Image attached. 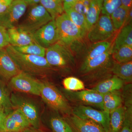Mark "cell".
Returning a JSON list of instances; mask_svg holds the SVG:
<instances>
[{"instance_id":"cell-25","label":"cell","mask_w":132,"mask_h":132,"mask_svg":"<svg viewBox=\"0 0 132 132\" xmlns=\"http://www.w3.org/2000/svg\"><path fill=\"white\" fill-rule=\"evenodd\" d=\"M40 3L47 10L53 19L64 13L63 0H41Z\"/></svg>"},{"instance_id":"cell-38","label":"cell","mask_w":132,"mask_h":132,"mask_svg":"<svg viewBox=\"0 0 132 132\" xmlns=\"http://www.w3.org/2000/svg\"><path fill=\"white\" fill-rule=\"evenodd\" d=\"M76 0H63L64 12L72 7Z\"/></svg>"},{"instance_id":"cell-15","label":"cell","mask_w":132,"mask_h":132,"mask_svg":"<svg viewBox=\"0 0 132 132\" xmlns=\"http://www.w3.org/2000/svg\"><path fill=\"white\" fill-rule=\"evenodd\" d=\"M21 71L6 49L0 50V78L9 81Z\"/></svg>"},{"instance_id":"cell-40","label":"cell","mask_w":132,"mask_h":132,"mask_svg":"<svg viewBox=\"0 0 132 132\" xmlns=\"http://www.w3.org/2000/svg\"><path fill=\"white\" fill-rule=\"evenodd\" d=\"M9 113L6 112L3 108L0 109V128L2 125L4 119Z\"/></svg>"},{"instance_id":"cell-45","label":"cell","mask_w":132,"mask_h":132,"mask_svg":"<svg viewBox=\"0 0 132 132\" xmlns=\"http://www.w3.org/2000/svg\"></svg>"},{"instance_id":"cell-42","label":"cell","mask_w":132,"mask_h":132,"mask_svg":"<svg viewBox=\"0 0 132 132\" xmlns=\"http://www.w3.org/2000/svg\"><path fill=\"white\" fill-rule=\"evenodd\" d=\"M132 9H131L130 10V11H129V13H128L127 18L126 21L125 22V25H127V24H132L131 23V22L132 21Z\"/></svg>"},{"instance_id":"cell-11","label":"cell","mask_w":132,"mask_h":132,"mask_svg":"<svg viewBox=\"0 0 132 132\" xmlns=\"http://www.w3.org/2000/svg\"><path fill=\"white\" fill-rule=\"evenodd\" d=\"M27 5L23 0H14L7 10L0 14V25L6 29L16 27L26 12Z\"/></svg>"},{"instance_id":"cell-2","label":"cell","mask_w":132,"mask_h":132,"mask_svg":"<svg viewBox=\"0 0 132 132\" xmlns=\"http://www.w3.org/2000/svg\"><path fill=\"white\" fill-rule=\"evenodd\" d=\"M43 101L52 110L69 116L72 109L61 91L47 80L41 81L40 95Z\"/></svg>"},{"instance_id":"cell-41","label":"cell","mask_w":132,"mask_h":132,"mask_svg":"<svg viewBox=\"0 0 132 132\" xmlns=\"http://www.w3.org/2000/svg\"><path fill=\"white\" fill-rule=\"evenodd\" d=\"M21 132H46L45 131H43L40 128H35L31 126L28 127L27 128H26V129L22 131Z\"/></svg>"},{"instance_id":"cell-10","label":"cell","mask_w":132,"mask_h":132,"mask_svg":"<svg viewBox=\"0 0 132 132\" xmlns=\"http://www.w3.org/2000/svg\"><path fill=\"white\" fill-rule=\"evenodd\" d=\"M72 114L82 119L92 121L102 126L106 132H109L110 114L88 106L78 105L72 110Z\"/></svg>"},{"instance_id":"cell-7","label":"cell","mask_w":132,"mask_h":132,"mask_svg":"<svg viewBox=\"0 0 132 132\" xmlns=\"http://www.w3.org/2000/svg\"><path fill=\"white\" fill-rule=\"evenodd\" d=\"M8 87L15 92L40 97L41 81L24 72H21L11 78Z\"/></svg>"},{"instance_id":"cell-14","label":"cell","mask_w":132,"mask_h":132,"mask_svg":"<svg viewBox=\"0 0 132 132\" xmlns=\"http://www.w3.org/2000/svg\"><path fill=\"white\" fill-rule=\"evenodd\" d=\"M113 46H111L104 53L94 57L90 60L83 62L80 71L83 75L89 74L104 68L112 64L111 56L112 54Z\"/></svg>"},{"instance_id":"cell-22","label":"cell","mask_w":132,"mask_h":132,"mask_svg":"<svg viewBox=\"0 0 132 132\" xmlns=\"http://www.w3.org/2000/svg\"><path fill=\"white\" fill-rule=\"evenodd\" d=\"M103 0H90V4L86 14V21L88 32L93 26L100 17L101 13Z\"/></svg>"},{"instance_id":"cell-23","label":"cell","mask_w":132,"mask_h":132,"mask_svg":"<svg viewBox=\"0 0 132 132\" xmlns=\"http://www.w3.org/2000/svg\"><path fill=\"white\" fill-rule=\"evenodd\" d=\"M125 117V108L121 106L110 113L109 132H119L122 129Z\"/></svg>"},{"instance_id":"cell-12","label":"cell","mask_w":132,"mask_h":132,"mask_svg":"<svg viewBox=\"0 0 132 132\" xmlns=\"http://www.w3.org/2000/svg\"><path fill=\"white\" fill-rule=\"evenodd\" d=\"M32 35L37 43L46 48L58 42L59 34L55 20L50 21Z\"/></svg>"},{"instance_id":"cell-35","label":"cell","mask_w":132,"mask_h":132,"mask_svg":"<svg viewBox=\"0 0 132 132\" xmlns=\"http://www.w3.org/2000/svg\"><path fill=\"white\" fill-rule=\"evenodd\" d=\"M90 4V0H76L72 8L81 14L86 15Z\"/></svg>"},{"instance_id":"cell-31","label":"cell","mask_w":132,"mask_h":132,"mask_svg":"<svg viewBox=\"0 0 132 132\" xmlns=\"http://www.w3.org/2000/svg\"><path fill=\"white\" fill-rule=\"evenodd\" d=\"M69 18L78 27L85 32H88L87 25L85 15L81 14L72 8L65 11Z\"/></svg>"},{"instance_id":"cell-13","label":"cell","mask_w":132,"mask_h":132,"mask_svg":"<svg viewBox=\"0 0 132 132\" xmlns=\"http://www.w3.org/2000/svg\"><path fill=\"white\" fill-rule=\"evenodd\" d=\"M31 126L20 110L14 109L5 117L0 128V132H21Z\"/></svg>"},{"instance_id":"cell-26","label":"cell","mask_w":132,"mask_h":132,"mask_svg":"<svg viewBox=\"0 0 132 132\" xmlns=\"http://www.w3.org/2000/svg\"><path fill=\"white\" fill-rule=\"evenodd\" d=\"M130 10L121 5L111 14L110 17L115 30L125 25Z\"/></svg>"},{"instance_id":"cell-16","label":"cell","mask_w":132,"mask_h":132,"mask_svg":"<svg viewBox=\"0 0 132 132\" xmlns=\"http://www.w3.org/2000/svg\"><path fill=\"white\" fill-rule=\"evenodd\" d=\"M69 116L67 121L77 132H106L98 123L92 121L82 119L72 114Z\"/></svg>"},{"instance_id":"cell-44","label":"cell","mask_w":132,"mask_h":132,"mask_svg":"<svg viewBox=\"0 0 132 132\" xmlns=\"http://www.w3.org/2000/svg\"><path fill=\"white\" fill-rule=\"evenodd\" d=\"M2 108H3L1 106V105H0V109Z\"/></svg>"},{"instance_id":"cell-8","label":"cell","mask_w":132,"mask_h":132,"mask_svg":"<svg viewBox=\"0 0 132 132\" xmlns=\"http://www.w3.org/2000/svg\"><path fill=\"white\" fill-rule=\"evenodd\" d=\"M61 92L68 101L79 105L95 107L103 111L104 95L93 89L71 92L64 89Z\"/></svg>"},{"instance_id":"cell-27","label":"cell","mask_w":132,"mask_h":132,"mask_svg":"<svg viewBox=\"0 0 132 132\" xmlns=\"http://www.w3.org/2000/svg\"><path fill=\"white\" fill-rule=\"evenodd\" d=\"M111 47V43L106 41L94 43L86 55L83 62L88 61L91 59L104 53Z\"/></svg>"},{"instance_id":"cell-37","label":"cell","mask_w":132,"mask_h":132,"mask_svg":"<svg viewBox=\"0 0 132 132\" xmlns=\"http://www.w3.org/2000/svg\"><path fill=\"white\" fill-rule=\"evenodd\" d=\"M14 0H0V14L5 12Z\"/></svg>"},{"instance_id":"cell-24","label":"cell","mask_w":132,"mask_h":132,"mask_svg":"<svg viewBox=\"0 0 132 132\" xmlns=\"http://www.w3.org/2000/svg\"><path fill=\"white\" fill-rule=\"evenodd\" d=\"M124 46H132V24L125 25L118 34L112 48V52Z\"/></svg>"},{"instance_id":"cell-20","label":"cell","mask_w":132,"mask_h":132,"mask_svg":"<svg viewBox=\"0 0 132 132\" xmlns=\"http://www.w3.org/2000/svg\"><path fill=\"white\" fill-rule=\"evenodd\" d=\"M111 71L114 75L123 80L124 83H132V61L124 63L114 62Z\"/></svg>"},{"instance_id":"cell-19","label":"cell","mask_w":132,"mask_h":132,"mask_svg":"<svg viewBox=\"0 0 132 132\" xmlns=\"http://www.w3.org/2000/svg\"><path fill=\"white\" fill-rule=\"evenodd\" d=\"M53 111V110H52ZM49 116L48 124L53 132H77L65 119L54 111Z\"/></svg>"},{"instance_id":"cell-39","label":"cell","mask_w":132,"mask_h":132,"mask_svg":"<svg viewBox=\"0 0 132 132\" xmlns=\"http://www.w3.org/2000/svg\"><path fill=\"white\" fill-rule=\"evenodd\" d=\"M121 5L127 9H132V0H120Z\"/></svg>"},{"instance_id":"cell-1","label":"cell","mask_w":132,"mask_h":132,"mask_svg":"<svg viewBox=\"0 0 132 132\" xmlns=\"http://www.w3.org/2000/svg\"><path fill=\"white\" fill-rule=\"evenodd\" d=\"M5 49L21 72L33 76L45 77L53 69L45 57L20 53L10 45Z\"/></svg>"},{"instance_id":"cell-9","label":"cell","mask_w":132,"mask_h":132,"mask_svg":"<svg viewBox=\"0 0 132 132\" xmlns=\"http://www.w3.org/2000/svg\"><path fill=\"white\" fill-rule=\"evenodd\" d=\"M115 31L110 16L103 14L88 31V38L94 43L105 41L111 38Z\"/></svg>"},{"instance_id":"cell-33","label":"cell","mask_w":132,"mask_h":132,"mask_svg":"<svg viewBox=\"0 0 132 132\" xmlns=\"http://www.w3.org/2000/svg\"><path fill=\"white\" fill-rule=\"evenodd\" d=\"M121 6L120 0H103L102 13L110 16L116 9Z\"/></svg>"},{"instance_id":"cell-32","label":"cell","mask_w":132,"mask_h":132,"mask_svg":"<svg viewBox=\"0 0 132 132\" xmlns=\"http://www.w3.org/2000/svg\"><path fill=\"white\" fill-rule=\"evenodd\" d=\"M64 89L71 92H76L85 90L84 82L80 79L76 77L70 76L67 77L63 81Z\"/></svg>"},{"instance_id":"cell-34","label":"cell","mask_w":132,"mask_h":132,"mask_svg":"<svg viewBox=\"0 0 132 132\" xmlns=\"http://www.w3.org/2000/svg\"><path fill=\"white\" fill-rule=\"evenodd\" d=\"M119 132H132V108L125 109V117L122 129Z\"/></svg>"},{"instance_id":"cell-6","label":"cell","mask_w":132,"mask_h":132,"mask_svg":"<svg viewBox=\"0 0 132 132\" xmlns=\"http://www.w3.org/2000/svg\"><path fill=\"white\" fill-rule=\"evenodd\" d=\"M53 20L43 6L37 4L31 8L26 19L17 27L32 34Z\"/></svg>"},{"instance_id":"cell-43","label":"cell","mask_w":132,"mask_h":132,"mask_svg":"<svg viewBox=\"0 0 132 132\" xmlns=\"http://www.w3.org/2000/svg\"><path fill=\"white\" fill-rule=\"evenodd\" d=\"M28 5H35L40 2L41 0H23Z\"/></svg>"},{"instance_id":"cell-30","label":"cell","mask_w":132,"mask_h":132,"mask_svg":"<svg viewBox=\"0 0 132 132\" xmlns=\"http://www.w3.org/2000/svg\"><path fill=\"white\" fill-rule=\"evenodd\" d=\"M10 97L9 88L7 87L3 80L0 79V105L8 113L14 109Z\"/></svg>"},{"instance_id":"cell-5","label":"cell","mask_w":132,"mask_h":132,"mask_svg":"<svg viewBox=\"0 0 132 132\" xmlns=\"http://www.w3.org/2000/svg\"><path fill=\"white\" fill-rule=\"evenodd\" d=\"M45 58L52 67L67 69L75 64L74 58L67 46L59 42L46 49Z\"/></svg>"},{"instance_id":"cell-17","label":"cell","mask_w":132,"mask_h":132,"mask_svg":"<svg viewBox=\"0 0 132 132\" xmlns=\"http://www.w3.org/2000/svg\"><path fill=\"white\" fill-rule=\"evenodd\" d=\"M10 45L13 47H21L35 42L32 34L17 27L7 29Z\"/></svg>"},{"instance_id":"cell-4","label":"cell","mask_w":132,"mask_h":132,"mask_svg":"<svg viewBox=\"0 0 132 132\" xmlns=\"http://www.w3.org/2000/svg\"><path fill=\"white\" fill-rule=\"evenodd\" d=\"M55 20L59 34L58 42L62 45L68 46L86 35V32L76 25L65 13L57 16Z\"/></svg>"},{"instance_id":"cell-3","label":"cell","mask_w":132,"mask_h":132,"mask_svg":"<svg viewBox=\"0 0 132 132\" xmlns=\"http://www.w3.org/2000/svg\"><path fill=\"white\" fill-rule=\"evenodd\" d=\"M10 98L13 109L20 110L28 120L31 126L39 128L41 112L37 102L31 97L18 92L12 93Z\"/></svg>"},{"instance_id":"cell-28","label":"cell","mask_w":132,"mask_h":132,"mask_svg":"<svg viewBox=\"0 0 132 132\" xmlns=\"http://www.w3.org/2000/svg\"><path fill=\"white\" fill-rule=\"evenodd\" d=\"M18 52L25 54L45 57L46 49L36 42L21 47H14Z\"/></svg>"},{"instance_id":"cell-18","label":"cell","mask_w":132,"mask_h":132,"mask_svg":"<svg viewBox=\"0 0 132 132\" xmlns=\"http://www.w3.org/2000/svg\"><path fill=\"white\" fill-rule=\"evenodd\" d=\"M124 84L123 80L114 75L99 81L92 89L104 95L109 92L120 90L123 88Z\"/></svg>"},{"instance_id":"cell-29","label":"cell","mask_w":132,"mask_h":132,"mask_svg":"<svg viewBox=\"0 0 132 132\" xmlns=\"http://www.w3.org/2000/svg\"><path fill=\"white\" fill-rule=\"evenodd\" d=\"M112 55L115 62L124 63L132 60V46H124L113 51Z\"/></svg>"},{"instance_id":"cell-21","label":"cell","mask_w":132,"mask_h":132,"mask_svg":"<svg viewBox=\"0 0 132 132\" xmlns=\"http://www.w3.org/2000/svg\"><path fill=\"white\" fill-rule=\"evenodd\" d=\"M123 105L121 93L119 90L109 92L104 94L103 111L109 114Z\"/></svg>"},{"instance_id":"cell-36","label":"cell","mask_w":132,"mask_h":132,"mask_svg":"<svg viewBox=\"0 0 132 132\" xmlns=\"http://www.w3.org/2000/svg\"><path fill=\"white\" fill-rule=\"evenodd\" d=\"M9 45L7 29L0 25V50L6 48Z\"/></svg>"}]
</instances>
